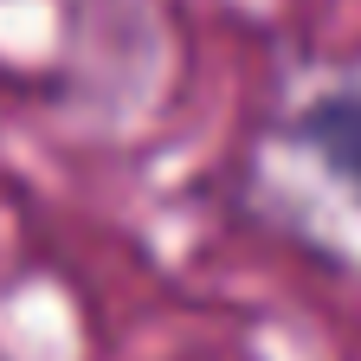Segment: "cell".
Wrapping results in <instances>:
<instances>
[{"label": "cell", "instance_id": "cell-1", "mask_svg": "<svg viewBox=\"0 0 361 361\" xmlns=\"http://www.w3.org/2000/svg\"><path fill=\"white\" fill-rule=\"evenodd\" d=\"M297 135L310 142V155L361 200V90H329V97H316L303 110Z\"/></svg>", "mask_w": 361, "mask_h": 361}]
</instances>
